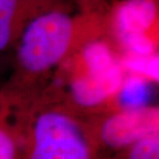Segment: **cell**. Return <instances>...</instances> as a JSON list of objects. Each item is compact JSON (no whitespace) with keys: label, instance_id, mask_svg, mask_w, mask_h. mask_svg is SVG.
I'll return each instance as SVG.
<instances>
[{"label":"cell","instance_id":"1","mask_svg":"<svg viewBox=\"0 0 159 159\" xmlns=\"http://www.w3.org/2000/svg\"><path fill=\"white\" fill-rule=\"evenodd\" d=\"M106 35L104 11H72L66 2L31 20L17 41L20 77L39 78L61 66L80 47Z\"/></svg>","mask_w":159,"mask_h":159},{"label":"cell","instance_id":"2","mask_svg":"<svg viewBox=\"0 0 159 159\" xmlns=\"http://www.w3.org/2000/svg\"><path fill=\"white\" fill-rule=\"evenodd\" d=\"M158 25V0H117L104 11L106 35L123 55L156 54Z\"/></svg>","mask_w":159,"mask_h":159},{"label":"cell","instance_id":"3","mask_svg":"<svg viewBox=\"0 0 159 159\" xmlns=\"http://www.w3.org/2000/svg\"><path fill=\"white\" fill-rule=\"evenodd\" d=\"M26 159H93L81 123L62 110H47L34 119Z\"/></svg>","mask_w":159,"mask_h":159},{"label":"cell","instance_id":"4","mask_svg":"<svg viewBox=\"0 0 159 159\" xmlns=\"http://www.w3.org/2000/svg\"><path fill=\"white\" fill-rule=\"evenodd\" d=\"M158 131V110H120L101 124L99 136L104 145L126 149L138 139Z\"/></svg>","mask_w":159,"mask_h":159},{"label":"cell","instance_id":"5","mask_svg":"<svg viewBox=\"0 0 159 159\" xmlns=\"http://www.w3.org/2000/svg\"><path fill=\"white\" fill-rule=\"evenodd\" d=\"M65 0H0V53L17 43L28 23Z\"/></svg>","mask_w":159,"mask_h":159},{"label":"cell","instance_id":"6","mask_svg":"<svg viewBox=\"0 0 159 159\" xmlns=\"http://www.w3.org/2000/svg\"><path fill=\"white\" fill-rule=\"evenodd\" d=\"M151 84L154 83L146 78L126 72L115 96L121 110H142L151 107Z\"/></svg>","mask_w":159,"mask_h":159},{"label":"cell","instance_id":"7","mask_svg":"<svg viewBox=\"0 0 159 159\" xmlns=\"http://www.w3.org/2000/svg\"><path fill=\"white\" fill-rule=\"evenodd\" d=\"M126 149H128V159H159L158 131L138 139Z\"/></svg>","mask_w":159,"mask_h":159},{"label":"cell","instance_id":"8","mask_svg":"<svg viewBox=\"0 0 159 159\" xmlns=\"http://www.w3.org/2000/svg\"><path fill=\"white\" fill-rule=\"evenodd\" d=\"M14 136L6 126L0 125V159H18Z\"/></svg>","mask_w":159,"mask_h":159},{"label":"cell","instance_id":"9","mask_svg":"<svg viewBox=\"0 0 159 159\" xmlns=\"http://www.w3.org/2000/svg\"><path fill=\"white\" fill-rule=\"evenodd\" d=\"M80 9L84 11H106L107 0H75Z\"/></svg>","mask_w":159,"mask_h":159}]
</instances>
